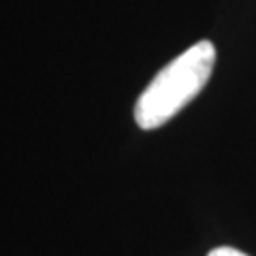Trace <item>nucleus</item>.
I'll use <instances>...</instances> for the list:
<instances>
[{
  "label": "nucleus",
  "mask_w": 256,
  "mask_h": 256,
  "mask_svg": "<svg viewBox=\"0 0 256 256\" xmlns=\"http://www.w3.org/2000/svg\"><path fill=\"white\" fill-rule=\"evenodd\" d=\"M216 64V47L198 41L169 62L141 92L134 105V122L143 130H154L180 114L210 82Z\"/></svg>",
  "instance_id": "obj_1"
},
{
  "label": "nucleus",
  "mask_w": 256,
  "mask_h": 256,
  "mask_svg": "<svg viewBox=\"0 0 256 256\" xmlns=\"http://www.w3.org/2000/svg\"><path fill=\"white\" fill-rule=\"evenodd\" d=\"M207 256H248L244 252L235 250V248H228V246H222V248H216V250H212Z\"/></svg>",
  "instance_id": "obj_2"
}]
</instances>
